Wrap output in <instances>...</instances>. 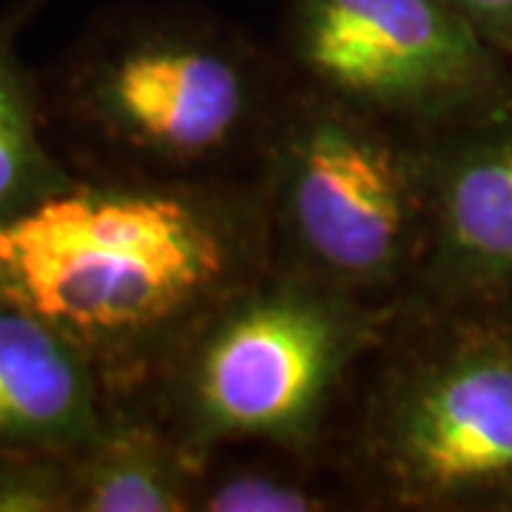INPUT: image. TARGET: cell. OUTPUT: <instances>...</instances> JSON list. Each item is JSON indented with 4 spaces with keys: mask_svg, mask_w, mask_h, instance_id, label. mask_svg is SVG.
I'll return each instance as SVG.
<instances>
[{
    "mask_svg": "<svg viewBox=\"0 0 512 512\" xmlns=\"http://www.w3.org/2000/svg\"><path fill=\"white\" fill-rule=\"evenodd\" d=\"M271 265L259 177H77L0 220V302L83 350L109 399L143 396L228 296Z\"/></svg>",
    "mask_w": 512,
    "mask_h": 512,
    "instance_id": "cell-1",
    "label": "cell"
},
{
    "mask_svg": "<svg viewBox=\"0 0 512 512\" xmlns=\"http://www.w3.org/2000/svg\"><path fill=\"white\" fill-rule=\"evenodd\" d=\"M46 131L77 177H254L288 74L274 46L200 6L109 9L40 77Z\"/></svg>",
    "mask_w": 512,
    "mask_h": 512,
    "instance_id": "cell-2",
    "label": "cell"
},
{
    "mask_svg": "<svg viewBox=\"0 0 512 512\" xmlns=\"http://www.w3.org/2000/svg\"><path fill=\"white\" fill-rule=\"evenodd\" d=\"M330 458L365 510L512 512V296L399 305Z\"/></svg>",
    "mask_w": 512,
    "mask_h": 512,
    "instance_id": "cell-3",
    "label": "cell"
},
{
    "mask_svg": "<svg viewBox=\"0 0 512 512\" xmlns=\"http://www.w3.org/2000/svg\"><path fill=\"white\" fill-rule=\"evenodd\" d=\"M396 308L268 265L228 296L143 396L197 461L231 444L330 456L359 367Z\"/></svg>",
    "mask_w": 512,
    "mask_h": 512,
    "instance_id": "cell-4",
    "label": "cell"
},
{
    "mask_svg": "<svg viewBox=\"0 0 512 512\" xmlns=\"http://www.w3.org/2000/svg\"><path fill=\"white\" fill-rule=\"evenodd\" d=\"M256 177L271 262L399 308L433 239V137L288 80Z\"/></svg>",
    "mask_w": 512,
    "mask_h": 512,
    "instance_id": "cell-5",
    "label": "cell"
},
{
    "mask_svg": "<svg viewBox=\"0 0 512 512\" xmlns=\"http://www.w3.org/2000/svg\"><path fill=\"white\" fill-rule=\"evenodd\" d=\"M288 80L419 134L512 100V63L450 0H285Z\"/></svg>",
    "mask_w": 512,
    "mask_h": 512,
    "instance_id": "cell-6",
    "label": "cell"
},
{
    "mask_svg": "<svg viewBox=\"0 0 512 512\" xmlns=\"http://www.w3.org/2000/svg\"><path fill=\"white\" fill-rule=\"evenodd\" d=\"M512 296V100L433 137V239L402 305Z\"/></svg>",
    "mask_w": 512,
    "mask_h": 512,
    "instance_id": "cell-7",
    "label": "cell"
},
{
    "mask_svg": "<svg viewBox=\"0 0 512 512\" xmlns=\"http://www.w3.org/2000/svg\"><path fill=\"white\" fill-rule=\"evenodd\" d=\"M109 390L60 330L0 302V447L69 456L97 430Z\"/></svg>",
    "mask_w": 512,
    "mask_h": 512,
    "instance_id": "cell-8",
    "label": "cell"
},
{
    "mask_svg": "<svg viewBox=\"0 0 512 512\" xmlns=\"http://www.w3.org/2000/svg\"><path fill=\"white\" fill-rule=\"evenodd\" d=\"M200 467L143 399H109L69 453L74 512H194Z\"/></svg>",
    "mask_w": 512,
    "mask_h": 512,
    "instance_id": "cell-9",
    "label": "cell"
},
{
    "mask_svg": "<svg viewBox=\"0 0 512 512\" xmlns=\"http://www.w3.org/2000/svg\"><path fill=\"white\" fill-rule=\"evenodd\" d=\"M365 510L330 456L276 444H231L202 461L194 512Z\"/></svg>",
    "mask_w": 512,
    "mask_h": 512,
    "instance_id": "cell-10",
    "label": "cell"
},
{
    "mask_svg": "<svg viewBox=\"0 0 512 512\" xmlns=\"http://www.w3.org/2000/svg\"><path fill=\"white\" fill-rule=\"evenodd\" d=\"M52 0H18L0 12V220L66 191L77 180L57 154L43 114V86L18 40Z\"/></svg>",
    "mask_w": 512,
    "mask_h": 512,
    "instance_id": "cell-11",
    "label": "cell"
},
{
    "mask_svg": "<svg viewBox=\"0 0 512 512\" xmlns=\"http://www.w3.org/2000/svg\"><path fill=\"white\" fill-rule=\"evenodd\" d=\"M0 512H74L69 456L0 447Z\"/></svg>",
    "mask_w": 512,
    "mask_h": 512,
    "instance_id": "cell-12",
    "label": "cell"
},
{
    "mask_svg": "<svg viewBox=\"0 0 512 512\" xmlns=\"http://www.w3.org/2000/svg\"><path fill=\"white\" fill-rule=\"evenodd\" d=\"M512 63V0H450Z\"/></svg>",
    "mask_w": 512,
    "mask_h": 512,
    "instance_id": "cell-13",
    "label": "cell"
}]
</instances>
